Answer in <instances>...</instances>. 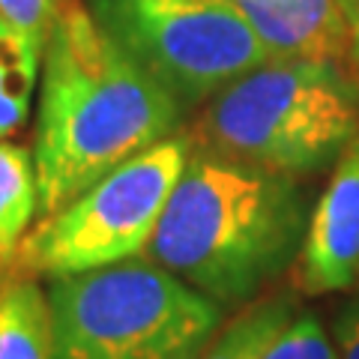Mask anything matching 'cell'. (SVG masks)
Here are the masks:
<instances>
[{
    "label": "cell",
    "instance_id": "obj_8",
    "mask_svg": "<svg viewBox=\"0 0 359 359\" xmlns=\"http://www.w3.org/2000/svg\"><path fill=\"white\" fill-rule=\"evenodd\" d=\"M249 21L278 60H347V18L341 0H224Z\"/></svg>",
    "mask_w": 359,
    "mask_h": 359
},
{
    "label": "cell",
    "instance_id": "obj_9",
    "mask_svg": "<svg viewBox=\"0 0 359 359\" xmlns=\"http://www.w3.org/2000/svg\"><path fill=\"white\" fill-rule=\"evenodd\" d=\"M0 359H54L48 290L15 269L0 273Z\"/></svg>",
    "mask_w": 359,
    "mask_h": 359
},
{
    "label": "cell",
    "instance_id": "obj_12",
    "mask_svg": "<svg viewBox=\"0 0 359 359\" xmlns=\"http://www.w3.org/2000/svg\"><path fill=\"white\" fill-rule=\"evenodd\" d=\"M294 318L297 314L290 297L261 299L240 311L222 332L212 335L201 359H264L266 347L282 335Z\"/></svg>",
    "mask_w": 359,
    "mask_h": 359
},
{
    "label": "cell",
    "instance_id": "obj_13",
    "mask_svg": "<svg viewBox=\"0 0 359 359\" xmlns=\"http://www.w3.org/2000/svg\"><path fill=\"white\" fill-rule=\"evenodd\" d=\"M264 359H339V347L311 314H297L282 335L266 347Z\"/></svg>",
    "mask_w": 359,
    "mask_h": 359
},
{
    "label": "cell",
    "instance_id": "obj_4",
    "mask_svg": "<svg viewBox=\"0 0 359 359\" xmlns=\"http://www.w3.org/2000/svg\"><path fill=\"white\" fill-rule=\"evenodd\" d=\"M54 359H201L222 306L156 261L51 278Z\"/></svg>",
    "mask_w": 359,
    "mask_h": 359
},
{
    "label": "cell",
    "instance_id": "obj_15",
    "mask_svg": "<svg viewBox=\"0 0 359 359\" xmlns=\"http://www.w3.org/2000/svg\"><path fill=\"white\" fill-rule=\"evenodd\" d=\"M335 347L339 359H359V299L351 302L335 320Z\"/></svg>",
    "mask_w": 359,
    "mask_h": 359
},
{
    "label": "cell",
    "instance_id": "obj_14",
    "mask_svg": "<svg viewBox=\"0 0 359 359\" xmlns=\"http://www.w3.org/2000/svg\"><path fill=\"white\" fill-rule=\"evenodd\" d=\"M66 0H0V21L45 45L48 30Z\"/></svg>",
    "mask_w": 359,
    "mask_h": 359
},
{
    "label": "cell",
    "instance_id": "obj_6",
    "mask_svg": "<svg viewBox=\"0 0 359 359\" xmlns=\"http://www.w3.org/2000/svg\"><path fill=\"white\" fill-rule=\"evenodd\" d=\"M93 15L183 108L273 60L224 0H90Z\"/></svg>",
    "mask_w": 359,
    "mask_h": 359
},
{
    "label": "cell",
    "instance_id": "obj_3",
    "mask_svg": "<svg viewBox=\"0 0 359 359\" xmlns=\"http://www.w3.org/2000/svg\"><path fill=\"white\" fill-rule=\"evenodd\" d=\"M359 132L356 93L335 63L266 60L210 99L192 144L278 174H314Z\"/></svg>",
    "mask_w": 359,
    "mask_h": 359
},
{
    "label": "cell",
    "instance_id": "obj_16",
    "mask_svg": "<svg viewBox=\"0 0 359 359\" xmlns=\"http://www.w3.org/2000/svg\"><path fill=\"white\" fill-rule=\"evenodd\" d=\"M347 18V63L359 78V0H341Z\"/></svg>",
    "mask_w": 359,
    "mask_h": 359
},
{
    "label": "cell",
    "instance_id": "obj_1",
    "mask_svg": "<svg viewBox=\"0 0 359 359\" xmlns=\"http://www.w3.org/2000/svg\"><path fill=\"white\" fill-rule=\"evenodd\" d=\"M183 105L102 27L66 0L45 39L36 126L39 219L99 177L177 135Z\"/></svg>",
    "mask_w": 359,
    "mask_h": 359
},
{
    "label": "cell",
    "instance_id": "obj_2",
    "mask_svg": "<svg viewBox=\"0 0 359 359\" xmlns=\"http://www.w3.org/2000/svg\"><path fill=\"white\" fill-rule=\"evenodd\" d=\"M306 228L290 174L192 144L147 255L222 309L243 306L297 264Z\"/></svg>",
    "mask_w": 359,
    "mask_h": 359
},
{
    "label": "cell",
    "instance_id": "obj_7",
    "mask_svg": "<svg viewBox=\"0 0 359 359\" xmlns=\"http://www.w3.org/2000/svg\"><path fill=\"white\" fill-rule=\"evenodd\" d=\"M359 282V132L335 159L327 192L314 204L297 257V287L309 297Z\"/></svg>",
    "mask_w": 359,
    "mask_h": 359
},
{
    "label": "cell",
    "instance_id": "obj_11",
    "mask_svg": "<svg viewBox=\"0 0 359 359\" xmlns=\"http://www.w3.org/2000/svg\"><path fill=\"white\" fill-rule=\"evenodd\" d=\"M45 45L0 21V141L18 132L30 117V102L42 81Z\"/></svg>",
    "mask_w": 359,
    "mask_h": 359
},
{
    "label": "cell",
    "instance_id": "obj_10",
    "mask_svg": "<svg viewBox=\"0 0 359 359\" xmlns=\"http://www.w3.org/2000/svg\"><path fill=\"white\" fill-rule=\"evenodd\" d=\"M39 219V183L33 153L0 141V273L13 269L21 243Z\"/></svg>",
    "mask_w": 359,
    "mask_h": 359
},
{
    "label": "cell",
    "instance_id": "obj_5",
    "mask_svg": "<svg viewBox=\"0 0 359 359\" xmlns=\"http://www.w3.org/2000/svg\"><path fill=\"white\" fill-rule=\"evenodd\" d=\"M189 153L192 138L177 132L99 177L69 204L36 219L13 269L33 278H63L141 257L156 237Z\"/></svg>",
    "mask_w": 359,
    "mask_h": 359
}]
</instances>
